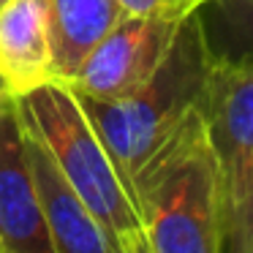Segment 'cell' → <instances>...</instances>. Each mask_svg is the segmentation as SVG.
<instances>
[{"instance_id":"8fae6325","label":"cell","mask_w":253,"mask_h":253,"mask_svg":"<svg viewBox=\"0 0 253 253\" xmlns=\"http://www.w3.org/2000/svg\"><path fill=\"white\" fill-rule=\"evenodd\" d=\"M128 17H169V19H185L193 11H199L207 3L218 0H117Z\"/></svg>"},{"instance_id":"3957f363","label":"cell","mask_w":253,"mask_h":253,"mask_svg":"<svg viewBox=\"0 0 253 253\" xmlns=\"http://www.w3.org/2000/svg\"><path fill=\"white\" fill-rule=\"evenodd\" d=\"M22 120L41 136L55 164L112 237L117 253H147L136 204L112 155L66 82H44L17 95Z\"/></svg>"},{"instance_id":"277c9868","label":"cell","mask_w":253,"mask_h":253,"mask_svg":"<svg viewBox=\"0 0 253 253\" xmlns=\"http://www.w3.org/2000/svg\"><path fill=\"white\" fill-rule=\"evenodd\" d=\"M199 109L207 126L212 153L218 158L226 234L231 210L242 191L248 161L253 155V55H215Z\"/></svg>"},{"instance_id":"5b68a950","label":"cell","mask_w":253,"mask_h":253,"mask_svg":"<svg viewBox=\"0 0 253 253\" xmlns=\"http://www.w3.org/2000/svg\"><path fill=\"white\" fill-rule=\"evenodd\" d=\"M182 19L126 17L79 63L68 87L87 98H120L150 79L169 55Z\"/></svg>"},{"instance_id":"7c38bea8","label":"cell","mask_w":253,"mask_h":253,"mask_svg":"<svg viewBox=\"0 0 253 253\" xmlns=\"http://www.w3.org/2000/svg\"><path fill=\"white\" fill-rule=\"evenodd\" d=\"M231 3H245V6H253V0H231Z\"/></svg>"},{"instance_id":"7a4b0ae2","label":"cell","mask_w":253,"mask_h":253,"mask_svg":"<svg viewBox=\"0 0 253 253\" xmlns=\"http://www.w3.org/2000/svg\"><path fill=\"white\" fill-rule=\"evenodd\" d=\"M212 60L215 52L204 22L199 11H193L180 22L174 44L158 71L136 90L109 101L77 93L90 126L112 155L126 185H131L133 171L199 106Z\"/></svg>"},{"instance_id":"6da1fadb","label":"cell","mask_w":253,"mask_h":253,"mask_svg":"<svg viewBox=\"0 0 253 253\" xmlns=\"http://www.w3.org/2000/svg\"><path fill=\"white\" fill-rule=\"evenodd\" d=\"M128 188L147 253H223L218 158L199 106L133 171Z\"/></svg>"},{"instance_id":"8992f818","label":"cell","mask_w":253,"mask_h":253,"mask_svg":"<svg viewBox=\"0 0 253 253\" xmlns=\"http://www.w3.org/2000/svg\"><path fill=\"white\" fill-rule=\"evenodd\" d=\"M0 253H55L25 155V126L11 90L0 95Z\"/></svg>"},{"instance_id":"9c48e42d","label":"cell","mask_w":253,"mask_h":253,"mask_svg":"<svg viewBox=\"0 0 253 253\" xmlns=\"http://www.w3.org/2000/svg\"><path fill=\"white\" fill-rule=\"evenodd\" d=\"M55 82H68L95 44L128 17L117 0H44Z\"/></svg>"},{"instance_id":"30bf717a","label":"cell","mask_w":253,"mask_h":253,"mask_svg":"<svg viewBox=\"0 0 253 253\" xmlns=\"http://www.w3.org/2000/svg\"><path fill=\"white\" fill-rule=\"evenodd\" d=\"M223 253H253V155L248 161L242 191L223 234Z\"/></svg>"},{"instance_id":"52a82bcc","label":"cell","mask_w":253,"mask_h":253,"mask_svg":"<svg viewBox=\"0 0 253 253\" xmlns=\"http://www.w3.org/2000/svg\"><path fill=\"white\" fill-rule=\"evenodd\" d=\"M22 126L25 155H28L36 199H39L41 218L52 237L55 253H117L112 237L104 231L98 218L90 212L82 196L66 180L41 136L25 120Z\"/></svg>"},{"instance_id":"4fadbf2b","label":"cell","mask_w":253,"mask_h":253,"mask_svg":"<svg viewBox=\"0 0 253 253\" xmlns=\"http://www.w3.org/2000/svg\"><path fill=\"white\" fill-rule=\"evenodd\" d=\"M6 3H8V0H0V8H3V6H6Z\"/></svg>"},{"instance_id":"ba28073f","label":"cell","mask_w":253,"mask_h":253,"mask_svg":"<svg viewBox=\"0 0 253 253\" xmlns=\"http://www.w3.org/2000/svg\"><path fill=\"white\" fill-rule=\"evenodd\" d=\"M0 79L14 95L55 82L44 0H8L0 8Z\"/></svg>"}]
</instances>
